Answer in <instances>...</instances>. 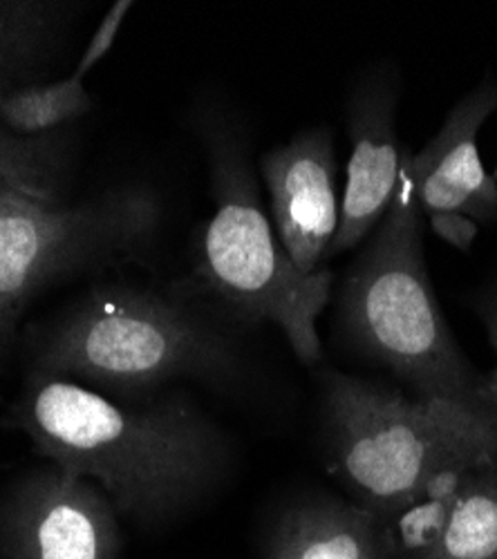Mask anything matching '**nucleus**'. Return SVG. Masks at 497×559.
Listing matches in <instances>:
<instances>
[{"mask_svg":"<svg viewBox=\"0 0 497 559\" xmlns=\"http://www.w3.org/2000/svg\"><path fill=\"white\" fill-rule=\"evenodd\" d=\"M321 432L330 473L352 501L392 526L430 488L497 456V418L328 369Z\"/></svg>","mask_w":497,"mask_h":559,"instance_id":"3","label":"nucleus"},{"mask_svg":"<svg viewBox=\"0 0 497 559\" xmlns=\"http://www.w3.org/2000/svg\"><path fill=\"white\" fill-rule=\"evenodd\" d=\"M117 515L95 481L50 463L0 499V559H119Z\"/></svg>","mask_w":497,"mask_h":559,"instance_id":"7","label":"nucleus"},{"mask_svg":"<svg viewBox=\"0 0 497 559\" xmlns=\"http://www.w3.org/2000/svg\"><path fill=\"white\" fill-rule=\"evenodd\" d=\"M397 104L399 81L388 68L358 81L347 102L350 159L330 258L364 245L392 204L405 153L397 136Z\"/></svg>","mask_w":497,"mask_h":559,"instance_id":"10","label":"nucleus"},{"mask_svg":"<svg viewBox=\"0 0 497 559\" xmlns=\"http://www.w3.org/2000/svg\"><path fill=\"white\" fill-rule=\"evenodd\" d=\"M495 112L497 81L484 79L411 159L422 217L430 219L441 240L462 251L482 226L497 224V181L486 173L477 148V134Z\"/></svg>","mask_w":497,"mask_h":559,"instance_id":"8","label":"nucleus"},{"mask_svg":"<svg viewBox=\"0 0 497 559\" xmlns=\"http://www.w3.org/2000/svg\"><path fill=\"white\" fill-rule=\"evenodd\" d=\"M392 542L394 559H497V456L439 479Z\"/></svg>","mask_w":497,"mask_h":559,"instance_id":"11","label":"nucleus"},{"mask_svg":"<svg viewBox=\"0 0 497 559\" xmlns=\"http://www.w3.org/2000/svg\"><path fill=\"white\" fill-rule=\"evenodd\" d=\"M130 8H132L130 0H119V3H115L106 12V16L102 19V23L95 29V34L90 36L85 50L81 52V57H79V61H76V66L72 70L74 76L85 79L90 70H93L97 63H102L110 55V50L115 48V40L119 36V29H121Z\"/></svg>","mask_w":497,"mask_h":559,"instance_id":"16","label":"nucleus"},{"mask_svg":"<svg viewBox=\"0 0 497 559\" xmlns=\"http://www.w3.org/2000/svg\"><path fill=\"white\" fill-rule=\"evenodd\" d=\"M269 198V217L292 262L303 273H319L330 260L343 186L328 128L298 132L271 148L258 164Z\"/></svg>","mask_w":497,"mask_h":559,"instance_id":"9","label":"nucleus"},{"mask_svg":"<svg viewBox=\"0 0 497 559\" xmlns=\"http://www.w3.org/2000/svg\"><path fill=\"white\" fill-rule=\"evenodd\" d=\"M405 148L392 204L345 271L336 334L354 356L386 369L413 396L482 412V374L453 338L424 262L422 211Z\"/></svg>","mask_w":497,"mask_h":559,"instance_id":"2","label":"nucleus"},{"mask_svg":"<svg viewBox=\"0 0 497 559\" xmlns=\"http://www.w3.org/2000/svg\"><path fill=\"white\" fill-rule=\"evenodd\" d=\"M63 183L0 179V354L32 302L79 275L142 260L162 228V202L149 186H119L66 202Z\"/></svg>","mask_w":497,"mask_h":559,"instance_id":"6","label":"nucleus"},{"mask_svg":"<svg viewBox=\"0 0 497 559\" xmlns=\"http://www.w3.org/2000/svg\"><path fill=\"white\" fill-rule=\"evenodd\" d=\"M66 3L0 0V104L34 83V70L50 52L68 12Z\"/></svg>","mask_w":497,"mask_h":559,"instance_id":"13","label":"nucleus"},{"mask_svg":"<svg viewBox=\"0 0 497 559\" xmlns=\"http://www.w3.org/2000/svg\"><path fill=\"white\" fill-rule=\"evenodd\" d=\"M264 559H394L392 526L352 499L309 497L279 518Z\"/></svg>","mask_w":497,"mask_h":559,"instance_id":"12","label":"nucleus"},{"mask_svg":"<svg viewBox=\"0 0 497 559\" xmlns=\"http://www.w3.org/2000/svg\"><path fill=\"white\" fill-rule=\"evenodd\" d=\"M5 424L72 477L95 481L119 515L175 518L204 495L224 461L215 426L187 399L121 405L74 381L29 369Z\"/></svg>","mask_w":497,"mask_h":559,"instance_id":"1","label":"nucleus"},{"mask_svg":"<svg viewBox=\"0 0 497 559\" xmlns=\"http://www.w3.org/2000/svg\"><path fill=\"white\" fill-rule=\"evenodd\" d=\"M475 313L484 324L490 349L495 354L493 369L482 377V401L490 409V414L497 418V280L477 294Z\"/></svg>","mask_w":497,"mask_h":559,"instance_id":"17","label":"nucleus"},{"mask_svg":"<svg viewBox=\"0 0 497 559\" xmlns=\"http://www.w3.org/2000/svg\"><path fill=\"white\" fill-rule=\"evenodd\" d=\"M238 367L227 336L182 302L104 285L40 330L29 369L138 403L177 379L229 381Z\"/></svg>","mask_w":497,"mask_h":559,"instance_id":"4","label":"nucleus"},{"mask_svg":"<svg viewBox=\"0 0 497 559\" xmlns=\"http://www.w3.org/2000/svg\"><path fill=\"white\" fill-rule=\"evenodd\" d=\"M68 173V130L50 136H19L0 126V179L32 177L63 183Z\"/></svg>","mask_w":497,"mask_h":559,"instance_id":"15","label":"nucleus"},{"mask_svg":"<svg viewBox=\"0 0 497 559\" xmlns=\"http://www.w3.org/2000/svg\"><path fill=\"white\" fill-rule=\"evenodd\" d=\"M95 104L83 79L34 81L0 104V126L19 136H50L93 112Z\"/></svg>","mask_w":497,"mask_h":559,"instance_id":"14","label":"nucleus"},{"mask_svg":"<svg viewBox=\"0 0 497 559\" xmlns=\"http://www.w3.org/2000/svg\"><path fill=\"white\" fill-rule=\"evenodd\" d=\"M213 213L200 230L193 283L245 324L274 322L303 365L323 347L316 320L330 302L334 275L303 273L281 245L238 134L222 121L202 128Z\"/></svg>","mask_w":497,"mask_h":559,"instance_id":"5","label":"nucleus"}]
</instances>
